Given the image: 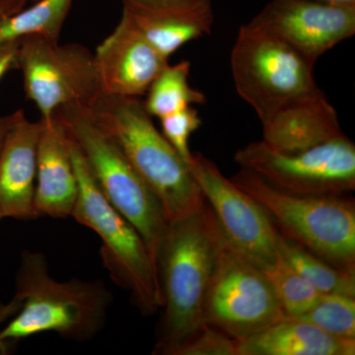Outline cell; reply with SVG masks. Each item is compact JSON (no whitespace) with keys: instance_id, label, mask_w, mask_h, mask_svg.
<instances>
[{"instance_id":"6da1fadb","label":"cell","mask_w":355,"mask_h":355,"mask_svg":"<svg viewBox=\"0 0 355 355\" xmlns=\"http://www.w3.org/2000/svg\"><path fill=\"white\" fill-rule=\"evenodd\" d=\"M220 229L205 200L170 222L157 266L162 309L153 354L174 355L205 326V298L218 252Z\"/></svg>"},{"instance_id":"7a4b0ae2","label":"cell","mask_w":355,"mask_h":355,"mask_svg":"<svg viewBox=\"0 0 355 355\" xmlns=\"http://www.w3.org/2000/svg\"><path fill=\"white\" fill-rule=\"evenodd\" d=\"M22 307L0 330V352L12 343L39 334H58L74 342H88L105 328L113 295L102 280L58 282L40 252L25 250L16 279Z\"/></svg>"},{"instance_id":"3957f363","label":"cell","mask_w":355,"mask_h":355,"mask_svg":"<svg viewBox=\"0 0 355 355\" xmlns=\"http://www.w3.org/2000/svg\"><path fill=\"white\" fill-rule=\"evenodd\" d=\"M86 107L158 198L169 223L202 205L205 198L190 165L154 125L141 98L100 93Z\"/></svg>"},{"instance_id":"277c9868","label":"cell","mask_w":355,"mask_h":355,"mask_svg":"<svg viewBox=\"0 0 355 355\" xmlns=\"http://www.w3.org/2000/svg\"><path fill=\"white\" fill-rule=\"evenodd\" d=\"M67 137L78 182L71 217L99 236L103 265L110 277L130 292L133 305L144 316H151L162 306L155 261L137 229L105 197L83 153Z\"/></svg>"},{"instance_id":"5b68a950","label":"cell","mask_w":355,"mask_h":355,"mask_svg":"<svg viewBox=\"0 0 355 355\" xmlns=\"http://www.w3.org/2000/svg\"><path fill=\"white\" fill-rule=\"evenodd\" d=\"M230 179L261 205L280 234L331 266L355 273L354 198L286 193L244 168Z\"/></svg>"},{"instance_id":"8992f818","label":"cell","mask_w":355,"mask_h":355,"mask_svg":"<svg viewBox=\"0 0 355 355\" xmlns=\"http://www.w3.org/2000/svg\"><path fill=\"white\" fill-rule=\"evenodd\" d=\"M53 116L83 153L105 197L141 236L156 263L169 227L158 198L133 169L120 147L93 120L87 107L67 105Z\"/></svg>"},{"instance_id":"52a82bcc","label":"cell","mask_w":355,"mask_h":355,"mask_svg":"<svg viewBox=\"0 0 355 355\" xmlns=\"http://www.w3.org/2000/svg\"><path fill=\"white\" fill-rule=\"evenodd\" d=\"M314 67L284 41L251 23L240 27L231 53L236 90L261 123L317 87Z\"/></svg>"},{"instance_id":"ba28073f","label":"cell","mask_w":355,"mask_h":355,"mask_svg":"<svg viewBox=\"0 0 355 355\" xmlns=\"http://www.w3.org/2000/svg\"><path fill=\"white\" fill-rule=\"evenodd\" d=\"M235 162L286 193L343 197L355 190V146L345 133L297 151L279 153L263 140L238 150Z\"/></svg>"},{"instance_id":"9c48e42d","label":"cell","mask_w":355,"mask_h":355,"mask_svg":"<svg viewBox=\"0 0 355 355\" xmlns=\"http://www.w3.org/2000/svg\"><path fill=\"white\" fill-rule=\"evenodd\" d=\"M203 317L236 340L286 318L265 273L230 246L221 230Z\"/></svg>"},{"instance_id":"30bf717a","label":"cell","mask_w":355,"mask_h":355,"mask_svg":"<svg viewBox=\"0 0 355 355\" xmlns=\"http://www.w3.org/2000/svg\"><path fill=\"white\" fill-rule=\"evenodd\" d=\"M19 69L25 94L50 119L67 105L88 106L101 93L94 53L83 44L53 43L40 35L21 39Z\"/></svg>"},{"instance_id":"8fae6325","label":"cell","mask_w":355,"mask_h":355,"mask_svg":"<svg viewBox=\"0 0 355 355\" xmlns=\"http://www.w3.org/2000/svg\"><path fill=\"white\" fill-rule=\"evenodd\" d=\"M190 169L229 245L261 270L279 260L277 231L261 205L202 153Z\"/></svg>"},{"instance_id":"7c38bea8","label":"cell","mask_w":355,"mask_h":355,"mask_svg":"<svg viewBox=\"0 0 355 355\" xmlns=\"http://www.w3.org/2000/svg\"><path fill=\"white\" fill-rule=\"evenodd\" d=\"M291 46L312 64L355 34V6L307 0H270L250 21Z\"/></svg>"},{"instance_id":"4fadbf2b","label":"cell","mask_w":355,"mask_h":355,"mask_svg":"<svg viewBox=\"0 0 355 355\" xmlns=\"http://www.w3.org/2000/svg\"><path fill=\"white\" fill-rule=\"evenodd\" d=\"M94 60L101 93L135 98L146 96L169 64L123 14L114 31L98 46Z\"/></svg>"},{"instance_id":"5bb4252c","label":"cell","mask_w":355,"mask_h":355,"mask_svg":"<svg viewBox=\"0 0 355 355\" xmlns=\"http://www.w3.org/2000/svg\"><path fill=\"white\" fill-rule=\"evenodd\" d=\"M123 15L166 58L211 33L212 0H123Z\"/></svg>"},{"instance_id":"9a60e30c","label":"cell","mask_w":355,"mask_h":355,"mask_svg":"<svg viewBox=\"0 0 355 355\" xmlns=\"http://www.w3.org/2000/svg\"><path fill=\"white\" fill-rule=\"evenodd\" d=\"M41 130V120L29 121L23 113L7 135L0 153V210L3 218H39L35 190Z\"/></svg>"},{"instance_id":"2e32d148","label":"cell","mask_w":355,"mask_h":355,"mask_svg":"<svg viewBox=\"0 0 355 355\" xmlns=\"http://www.w3.org/2000/svg\"><path fill=\"white\" fill-rule=\"evenodd\" d=\"M263 125V141L279 153H297L343 132L338 114L319 87L277 110Z\"/></svg>"},{"instance_id":"e0dca14e","label":"cell","mask_w":355,"mask_h":355,"mask_svg":"<svg viewBox=\"0 0 355 355\" xmlns=\"http://www.w3.org/2000/svg\"><path fill=\"white\" fill-rule=\"evenodd\" d=\"M40 120L35 209L39 217L69 218L78 197L69 139L55 116Z\"/></svg>"},{"instance_id":"ac0fdd59","label":"cell","mask_w":355,"mask_h":355,"mask_svg":"<svg viewBox=\"0 0 355 355\" xmlns=\"http://www.w3.org/2000/svg\"><path fill=\"white\" fill-rule=\"evenodd\" d=\"M354 354L355 340L336 338L297 318H284L237 340V355Z\"/></svg>"},{"instance_id":"d6986e66","label":"cell","mask_w":355,"mask_h":355,"mask_svg":"<svg viewBox=\"0 0 355 355\" xmlns=\"http://www.w3.org/2000/svg\"><path fill=\"white\" fill-rule=\"evenodd\" d=\"M277 246L279 256L320 293L355 297V273L331 266L279 231Z\"/></svg>"},{"instance_id":"ffe728a7","label":"cell","mask_w":355,"mask_h":355,"mask_svg":"<svg viewBox=\"0 0 355 355\" xmlns=\"http://www.w3.org/2000/svg\"><path fill=\"white\" fill-rule=\"evenodd\" d=\"M191 64L188 60L166 65L154 79L146 94L144 108L150 116L161 119L193 105L203 104L207 97L189 83Z\"/></svg>"},{"instance_id":"44dd1931","label":"cell","mask_w":355,"mask_h":355,"mask_svg":"<svg viewBox=\"0 0 355 355\" xmlns=\"http://www.w3.org/2000/svg\"><path fill=\"white\" fill-rule=\"evenodd\" d=\"M74 0H38L0 24V43L40 35L58 43L60 32Z\"/></svg>"},{"instance_id":"7402d4cb","label":"cell","mask_w":355,"mask_h":355,"mask_svg":"<svg viewBox=\"0 0 355 355\" xmlns=\"http://www.w3.org/2000/svg\"><path fill=\"white\" fill-rule=\"evenodd\" d=\"M263 272L268 277L286 317L296 318L304 314L321 295L280 256L279 260L263 270Z\"/></svg>"},{"instance_id":"603a6c76","label":"cell","mask_w":355,"mask_h":355,"mask_svg":"<svg viewBox=\"0 0 355 355\" xmlns=\"http://www.w3.org/2000/svg\"><path fill=\"white\" fill-rule=\"evenodd\" d=\"M322 331L345 340H355V297L321 294L304 314L296 317Z\"/></svg>"},{"instance_id":"cb8c5ba5","label":"cell","mask_w":355,"mask_h":355,"mask_svg":"<svg viewBox=\"0 0 355 355\" xmlns=\"http://www.w3.org/2000/svg\"><path fill=\"white\" fill-rule=\"evenodd\" d=\"M161 121L162 135L173 148L190 165L193 153H191L189 142L191 135L197 132L202 121L197 109L189 107L176 113L168 114L159 119Z\"/></svg>"},{"instance_id":"d4e9b609","label":"cell","mask_w":355,"mask_h":355,"mask_svg":"<svg viewBox=\"0 0 355 355\" xmlns=\"http://www.w3.org/2000/svg\"><path fill=\"white\" fill-rule=\"evenodd\" d=\"M174 355H237V340L205 324Z\"/></svg>"},{"instance_id":"484cf974","label":"cell","mask_w":355,"mask_h":355,"mask_svg":"<svg viewBox=\"0 0 355 355\" xmlns=\"http://www.w3.org/2000/svg\"><path fill=\"white\" fill-rule=\"evenodd\" d=\"M21 39L10 40V41L0 43V80L7 72L19 69L18 57H19Z\"/></svg>"},{"instance_id":"4316f807","label":"cell","mask_w":355,"mask_h":355,"mask_svg":"<svg viewBox=\"0 0 355 355\" xmlns=\"http://www.w3.org/2000/svg\"><path fill=\"white\" fill-rule=\"evenodd\" d=\"M22 307V299L18 295H14L8 302H0V330L9 320L12 319L18 311Z\"/></svg>"},{"instance_id":"83f0119b","label":"cell","mask_w":355,"mask_h":355,"mask_svg":"<svg viewBox=\"0 0 355 355\" xmlns=\"http://www.w3.org/2000/svg\"><path fill=\"white\" fill-rule=\"evenodd\" d=\"M23 113L24 112L22 110H18V111L14 112L13 114L0 116V153H1L4 144H6L7 135L12 128L14 123L17 121Z\"/></svg>"},{"instance_id":"f1b7e54d","label":"cell","mask_w":355,"mask_h":355,"mask_svg":"<svg viewBox=\"0 0 355 355\" xmlns=\"http://www.w3.org/2000/svg\"><path fill=\"white\" fill-rule=\"evenodd\" d=\"M28 0H0V24L25 8Z\"/></svg>"},{"instance_id":"f546056e","label":"cell","mask_w":355,"mask_h":355,"mask_svg":"<svg viewBox=\"0 0 355 355\" xmlns=\"http://www.w3.org/2000/svg\"><path fill=\"white\" fill-rule=\"evenodd\" d=\"M307 1L328 4V6H355V0H307Z\"/></svg>"},{"instance_id":"4dcf8cb0","label":"cell","mask_w":355,"mask_h":355,"mask_svg":"<svg viewBox=\"0 0 355 355\" xmlns=\"http://www.w3.org/2000/svg\"><path fill=\"white\" fill-rule=\"evenodd\" d=\"M3 218V216H2L1 210H0V219Z\"/></svg>"},{"instance_id":"1f68e13d","label":"cell","mask_w":355,"mask_h":355,"mask_svg":"<svg viewBox=\"0 0 355 355\" xmlns=\"http://www.w3.org/2000/svg\"><path fill=\"white\" fill-rule=\"evenodd\" d=\"M32 1L36 2L38 1V0H32Z\"/></svg>"}]
</instances>
